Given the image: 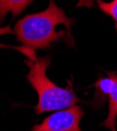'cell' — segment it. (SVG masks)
<instances>
[{
    "label": "cell",
    "mask_w": 117,
    "mask_h": 131,
    "mask_svg": "<svg viewBox=\"0 0 117 131\" xmlns=\"http://www.w3.org/2000/svg\"><path fill=\"white\" fill-rule=\"evenodd\" d=\"M74 18L68 17L66 10L59 7L55 0H50L49 6L39 13L29 14L19 19L11 34L16 36L22 47L30 49L51 48L52 43L58 42L66 37L67 44L75 47V42L71 34Z\"/></svg>",
    "instance_id": "obj_1"
},
{
    "label": "cell",
    "mask_w": 117,
    "mask_h": 131,
    "mask_svg": "<svg viewBox=\"0 0 117 131\" xmlns=\"http://www.w3.org/2000/svg\"><path fill=\"white\" fill-rule=\"evenodd\" d=\"M51 56L36 58L35 60L26 59L24 61L30 69L25 78L38 94V103L34 108L37 115L48 111L67 109L78 102H82L74 92L72 80H69L68 86L62 88L48 78L47 70L51 65Z\"/></svg>",
    "instance_id": "obj_2"
},
{
    "label": "cell",
    "mask_w": 117,
    "mask_h": 131,
    "mask_svg": "<svg viewBox=\"0 0 117 131\" xmlns=\"http://www.w3.org/2000/svg\"><path fill=\"white\" fill-rule=\"evenodd\" d=\"M109 77L112 78L113 83L111 89L109 91V112L108 116L104 119V122L101 124L103 127L108 128L111 131H117L116 129V119H117V71H105Z\"/></svg>",
    "instance_id": "obj_4"
},
{
    "label": "cell",
    "mask_w": 117,
    "mask_h": 131,
    "mask_svg": "<svg viewBox=\"0 0 117 131\" xmlns=\"http://www.w3.org/2000/svg\"><path fill=\"white\" fill-rule=\"evenodd\" d=\"M112 83H113L112 78L107 74L105 78L99 75L97 81L93 84L95 91H94V95H93V100H92L91 105L94 108L102 107L104 105V103L108 101L109 91L111 89Z\"/></svg>",
    "instance_id": "obj_6"
},
{
    "label": "cell",
    "mask_w": 117,
    "mask_h": 131,
    "mask_svg": "<svg viewBox=\"0 0 117 131\" xmlns=\"http://www.w3.org/2000/svg\"><path fill=\"white\" fill-rule=\"evenodd\" d=\"M97 7L105 15L110 16L115 24V29L117 30V0L112 1H103V0H95Z\"/></svg>",
    "instance_id": "obj_7"
},
{
    "label": "cell",
    "mask_w": 117,
    "mask_h": 131,
    "mask_svg": "<svg viewBox=\"0 0 117 131\" xmlns=\"http://www.w3.org/2000/svg\"><path fill=\"white\" fill-rule=\"evenodd\" d=\"M34 0H0V25H2L7 14H12V20L22 14Z\"/></svg>",
    "instance_id": "obj_5"
},
{
    "label": "cell",
    "mask_w": 117,
    "mask_h": 131,
    "mask_svg": "<svg viewBox=\"0 0 117 131\" xmlns=\"http://www.w3.org/2000/svg\"><path fill=\"white\" fill-rule=\"evenodd\" d=\"M83 115L82 108L74 105L50 114L40 124L35 125L32 131H82L79 124Z\"/></svg>",
    "instance_id": "obj_3"
}]
</instances>
